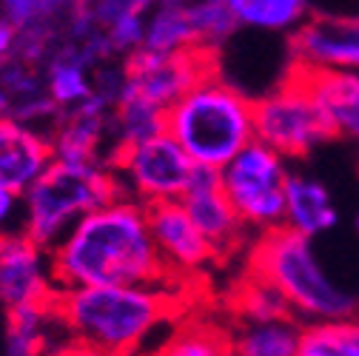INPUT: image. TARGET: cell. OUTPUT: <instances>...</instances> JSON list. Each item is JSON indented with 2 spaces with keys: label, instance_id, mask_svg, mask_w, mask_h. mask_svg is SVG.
Returning <instances> with one entry per match:
<instances>
[{
  "label": "cell",
  "instance_id": "83f0119b",
  "mask_svg": "<svg viewBox=\"0 0 359 356\" xmlns=\"http://www.w3.org/2000/svg\"><path fill=\"white\" fill-rule=\"evenodd\" d=\"M299 356H359V314L302 325Z\"/></svg>",
  "mask_w": 359,
  "mask_h": 356
},
{
  "label": "cell",
  "instance_id": "7c38bea8",
  "mask_svg": "<svg viewBox=\"0 0 359 356\" xmlns=\"http://www.w3.org/2000/svg\"><path fill=\"white\" fill-rule=\"evenodd\" d=\"M291 66L317 71H359V15H311L288 37Z\"/></svg>",
  "mask_w": 359,
  "mask_h": 356
},
{
  "label": "cell",
  "instance_id": "5b68a950",
  "mask_svg": "<svg viewBox=\"0 0 359 356\" xmlns=\"http://www.w3.org/2000/svg\"><path fill=\"white\" fill-rule=\"evenodd\" d=\"M120 197V186L109 160L60 163L20 197V231L43 248H55L83 217Z\"/></svg>",
  "mask_w": 359,
  "mask_h": 356
},
{
  "label": "cell",
  "instance_id": "52a82bcc",
  "mask_svg": "<svg viewBox=\"0 0 359 356\" xmlns=\"http://www.w3.org/2000/svg\"><path fill=\"white\" fill-rule=\"evenodd\" d=\"M291 163L274 149L254 140L219 171L222 191L251 237L283 228L285 222V183Z\"/></svg>",
  "mask_w": 359,
  "mask_h": 356
},
{
  "label": "cell",
  "instance_id": "f1b7e54d",
  "mask_svg": "<svg viewBox=\"0 0 359 356\" xmlns=\"http://www.w3.org/2000/svg\"><path fill=\"white\" fill-rule=\"evenodd\" d=\"M154 4L157 0H86V6L92 9L100 29L114 20H123V18H146V12Z\"/></svg>",
  "mask_w": 359,
  "mask_h": 356
},
{
  "label": "cell",
  "instance_id": "f546056e",
  "mask_svg": "<svg viewBox=\"0 0 359 356\" xmlns=\"http://www.w3.org/2000/svg\"><path fill=\"white\" fill-rule=\"evenodd\" d=\"M20 228V194L0 186V237Z\"/></svg>",
  "mask_w": 359,
  "mask_h": 356
},
{
  "label": "cell",
  "instance_id": "603a6c76",
  "mask_svg": "<svg viewBox=\"0 0 359 356\" xmlns=\"http://www.w3.org/2000/svg\"><path fill=\"white\" fill-rule=\"evenodd\" d=\"M229 339L234 356H299L302 322L294 317L271 322H231Z\"/></svg>",
  "mask_w": 359,
  "mask_h": 356
},
{
  "label": "cell",
  "instance_id": "ffe728a7",
  "mask_svg": "<svg viewBox=\"0 0 359 356\" xmlns=\"http://www.w3.org/2000/svg\"><path fill=\"white\" fill-rule=\"evenodd\" d=\"M43 83L57 111H69L86 103L95 95V71L97 66L88 60L77 46L60 40V46L43 63Z\"/></svg>",
  "mask_w": 359,
  "mask_h": 356
},
{
  "label": "cell",
  "instance_id": "3957f363",
  "mask_svg": "<svg viewBox=\"0 0 359 356\" xmlns=\"http://www.w3.org/2000/svg\"><path fill=\"white\" fill-rule=\"evenodd\" d=\"M245 271L277 288L302 325L359 314V294L331 274L317 242L288 228L254 237L245 248Z\"/></svg>",
  "mask_w": 359,
  "mask_h": 356
},
{
  "label": "cell",
  "instance_id": "9a60e30c",
  "mask_svg": "<svg viewBox=\"0 0 359 356\" xmlns=\"http://www.w3.org/2000/svg\"><path fill=\"white\" fill-rule=\"evenodd\" d=\"M52 163L55 151L46 128L0 117V186L23 197Z\"/></svg>",
  "mask_w": 359,
  "mask_h": 356
},
{
  "label": "cell",
  "instance_id": "30bf717a",
  "mask_svg": "<svg viewBox=\"0 0 359 356\" xmlns=\"http://www.w3.org/2000/svg\"><path fill=\"white\" fill-rule=\"evenodd\" d=\"M52 251L29 240L20 228L0 237V310L49 305L57 296Z\"/></svg>",
  "mask_w": 359,
  "mask_h": 356
},
{
  "label": "cell",
  "instance_id": "7402d4cb",
  "mask_svg": "<svg viewBox=\"0 0 359 356\" xmlns=\"http://www.w3.org/2000/svg\"><path fill=\"white\" fill-rule=\"evenodd\" d=\"M243 32L294 34L313 12L311 0H222Z\"/></svg>",
  "mask_w": 359,
  "mask_h": 356
},
{
  "label": "cell",
  "instance_id": "277c9868",
  "mask_svg": "<svg viewBox=\"0 0 359 356\" xmlns=\"http://www.w3.org/2000/svg\"><path fill=\"white\" fill-rule=\"evenodd\" d=\"M165 131L200 171L219 174L254 143V97L214 69L168 106Z\"/></svg>",
  "mask_w": 359,
  "mask_h": 356
},
{
  "label": "cell",
  "instance_id": "8fae6325",
  "mask_svg": "<svg viewBox=\"0 0 359 356\" xmlns=\"http://www.w3.org/2000/svg\"><path fill=\"white\" fill-rule=\"evenodd\" d=\"M214 69H219V60L203 49H189L177 55H154L140 49L128 60H123L126 92L140 95L165 111Z\"/></svg>",
  "mask_w": 359,
  "mask_h": 356
},
{
  "label": "cell",
  "instance_id": "2e32d148",
  "mask_svg": "<svg viewBox=\"0 0 359 356\" xmlns=\"http://www.w3.org/2000/svg\"><path fill=\"white\" fill-rule=\"evenodd\" d=\"M317 103L331 137L359 146V71H317L291 66Z\"/></svg>",
  "mask_w": 359,
  "mask_h": 356
},
{
  "label": "cell",
  "instance_id": "4fadbf2b",
  "mask_svg": "<svg viewBox=\"0 0 359 356\" xmlns=\"http://www.w3.org/2000/svg\"><path fill=\"white\" fill-rule=\"evenodd\" d=\"M180 203H183V208L194 219V226L211 242V248L217 251L219 259H229L234 254H245V248L251 245L254 237L243 226V219L234 211L229 194L222 191L219 174L197 171L194 183L189 186V191L183 194Z\"/></svg>",
  "mask_w": 359,
  "mask_h": 356
},
{
  "label": "cell",
  "instance_id": "44dd1931",
  "mask_svg": "<svg viewBox=\"0 0 359 356\" xmlns=\"http://www.w3.org/2000/svg\"><path fill=\"white\" fill-rule=\"evenodd\" d=\"M149 356H234L229 328L208 317H180Z\"/></svg>",
  "mask_w": 359,
  "mask_h": 356
},
{
  "label": "cell",
  "instance_id": "e0dca14e",
  "mask_svg": "<svg viewBox=\"0 0 359 356\" xmlns=\"http://www.w3.org/2000/svg\"><path fill=\"white\" fill-rule=\"evenodd\" d=\"M339 226V205L331 189L317 174L291 168L285 183V222L283 228L317 242Z\"/></svg>",
  "mask_w": 359,
  "mask_h": 356
},
{
  "label": "cell",
  "instance_id": "4dcf8cb0",
  "mask_svg": "<svg viewBox=\"0 0 359 356\" xmlns=\"http://www.w3.org/2000/svg\"><path fill=\"white\" fill-rule=\"evenodd\" d=\"M15 55H18V29L6 18H0V69L12 63Z\"/></svg>",
  "mask_w": 359,
  "mask_h": 356
},
{
  "label": "cell",
  "instance_id": "1f68e13d",
  "mask_svg": "<svg viewBox=\"0 0 359 356\" xmlns=\"http://www.w3.org/2000/svg\"><path fill=\"white\" fill-rule=\"evenodd\" d=\"M157 4H189V0H157Z\"/></svg>",
  "mask_w": 359,
  "mask_h": 356
},
{
  "label": "cell",
  "instance_id": "5bb4252c",
  "mask_svg": "<svg viewBox=\"0 0 359 356\" xmlns=\"http://www.w3.org/2000/svg\"><path fill=\"white\" fill-rule=\"evenodd\" d=\"M111 111L114 106L92 95L86 103L60 111L49 128L52 151L60 163H100L111 160Z\"/></svg>",
  "mask_w": 359,
  "mask_h": 356
},
{
  "label": "cell",
  "instance_id": "ba28073f",
  "mask_svg": "<svg viewBox=\"0 0 359 356\" xmlns=\"http://www.w3.org/2000/svg\"><path fill=\"white\" fill-rule=\"evenodd\" d=\"M109 163L114 168L120 194L146 208L183 200L200 171L168 131L117 149Z\"/></svg>",
  "mask_w": 359,
  "mask_h": 356
},
{
  "label": "cell",
  "instance_id": "7a4b0ae2",
  "mask_svg": "<svg viewBox=\"0 0 359 356\" xmlns=\"http://www.w3.org/2000/svg\"><path fill=\"white\" fill-rule=\"evenodd\" d=\"M186 285H100L66 288L55 296L69 345L100 356H137L180 320Z\"/></svg>",
  "mask_w": 359,
  "mask_h": 356
},
{
  "label": "cell",
  "instance_id": "d6a6232c",
  "mask_svg": "<svg viewBox=\"0 0 359 356\" xmlns=\"http://www.w3.org/2000/svg\"><path fill=\"white\" fill-rule=\"evenodd\" d=\"M353 231L359 234V211H356V217H353Z\"/></svg>",
  "mask_w": 359,
  "mask_h": 356
},
{
  "label": "cell",
  "instance_id": "ac0fdd59",
  "mask_svg": "<svg viewBox=\"0 0 359 356\" xmlns=\"http://www.w3.org/2000/svg\"><path fill=\"white\" fill-rule=\"evenodd\" d=\"M57 106L52 103L43 71L23 60H12L0 69V117H15L26 125L52 128L57 120Z\"/></svg>",
  "mask_w": 359,
  "mask_h": 356
},
{
  "label": "cell",
  "instance_id": "9c48e42d",
  "mask_svg": "<svg viewBox=\"0 0 359 356\" xmlns=\"http://www.w3.org/2000/svg\"><path fill=\"white\" fill-rule=\"evenodd\" d=\"M149 226L165 268V280L174 285H191L219 262L211 242L200 234L183 203H163L149 208Z\"/></svg>",
  "mask_w": 359,
  "mask_h": 356
},
{
  "label": "cell",
  "instance_id": "8992f818",
  "mask_svg": "<svg viewBox=\"0 0 359 356\" xmlns=\"http://www.w3.org/2000/svg\"><path fill=\"white\" fill-rule=\"evenodd\" d=\"M254 140L274 149L288 163L305 160L334 140L294 69L274 88L254 97Z\"/></svg>",
  "mask_w": 359,
  "mask_h": 356
},
{
  "label": "cell",
  "instance_id": "d4e9b609",
  "mask_svg": "<svg viewBox=\"0 0 359 356\" xmlns=\"http://www.w3.org/2000/svg\"><path fill=\"white\" fill-rule=\"evenodd\" d=\"M160 131H165V109L154 106L151 100H146L140 95L126 92V85H123V95L111 111V146H114V151L134 146L140 140H149V137L160 135Z\"/></svg>",
  "mask_w": 359,
  "mask_h": 356
},
{
  "label": "cell",
  "instance_id": "484cf974",
  "mask_svg": "<svg viewBox=\"0 0 359 356\" xmlns=\"http://www.w3.org/2000/svg\"><path fill=\"white\" fill-rule=\"evenodd\" d=\"M229 308H231L234 322H271V320H288L291 317L288 302L280 296V291L271 288L265 280L248 274V271L234 285Z\"/></svg>",
  "mask_w": 359,
  "mask_h": 356
},
{
  "label": "cell",
  "instance_id": "4316f807",
  "mask_svg": "<svg viewBox=\"0 0 359 356\" xmlns=\"http://www.w3.org/2000/svg\"><path fill=\"white\" fill-rule=\"evenodd\" d=\"M186 6H189L197 49H203L219 60L222 49L237 37V32H243L240 23L234 20V15L226 9L222 0H189Z\"/></svg>",
  "mask_w": 359,
  "mask_h": 356
},
{
  "label": "cell",
  "instance_id": "cb8c5ba5",
  "mask_svg": "<svg viewBox=\"0 0 359 356\" xmlns=\"http://www.w3.org/2000/svg\"><path fill=\"white\" fill-rule=\"evenodd\" d=\"M143 49L154 55H177L197 49L186 4H154L143 23Z\"/></svg>",
  "mask_w": 359,
  "mask_h": 356
},
{
  "label": "cell",
  "instance_id": "d6986e66",
  "mask_svg": "<svg viewBox=\"0 0 359 356\" xmlns=\"http://www.w3.org/2000/svg\"><path fill=\"white\" fill-rule=\"evenodd\" d=\"M69 345L55 302L9 310L4 325V356H63Z\"/></svg>",
  "mask_w": 359,
  "mask_h": 356
},
{
  "label": "cell",
  "instance_id": "6da1fadb",
  "mask_svg": "<svg viewBox=\"0 0 359 356\" xmlns=\"http://www.w3.org/2000/svg\"><path fill=\"white\" fill-rule=\"evenodd\" d=\"M52 268L60 291L168 282L151 237L149 208L123 194L83 217L52 248Z\"/></svg>",
  "mask_w": 359,
  "mask_h": 356
}]
</instances>
